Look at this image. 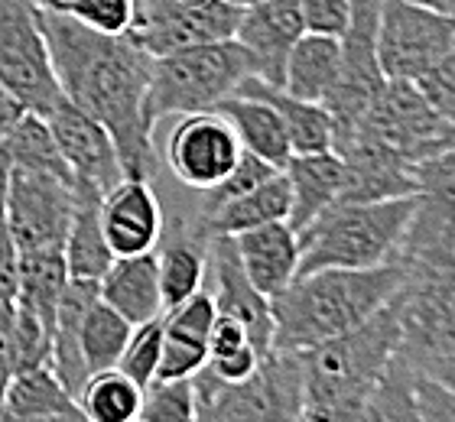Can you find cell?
<instances>
[{
  "label": "cell",
  "instance_id": "cell-13",
  "mask_svg": "<svg viewBox=\"0 0 455 422\" xmlns=\"http://www.w3.org/2000/svg\"><path fill=\"white\" fill-rule=\"evenodd\" d=\"M241 7L228 0L182 4V0H133V23L127 36L150 56L196 43H221L235 36Z\"/></svg>",
  "mask_w": 455,
  "mask_h": 422
},
{
  "label": "cell",
  "instance_id": "cell-44",
  "mask_svg": "<svg viewBox=\"0 0 455 422\" xmlns=\"http://www.w3.org/2000/svg\"><path fill=\"white\" fill-rule=\"evenodd\" d=\"M417 406L423 422H455V396L423 377H417Z\"/></svg>",
  "mask_w": 455,
  "mask_h": 422
},
{
  "label": "cell",
  "instance_id": "cell-21",
  "mask_svg": "<svg viewBox=\"0 0 455 422\" xmlns=\"http://www.w3.org/2000/svg\"><path fill=\"white\" fill-rule=\"evenodd\" d=\"M215 319H219V306L205 286L182 306L163 312V357L156 380L196 377L209 364V335Z\"/></svg>",
  "mask_w": 455,
  "mask_h": 422
},
{
  "label": "cell",
  "instance_id": "cell-7",
  "mask_svg": "<svg viewBox=\"0 0 455 422\" xmlns=\"http://www.w3.org/2000/svg\"><path fill=\"white\" fill-rule=\"evenodd\" d=\"M407 276L394 292L400 315V361L419 357L455 345V253L400 260Z\"/></svg>",
  "mask_w": 455,
  "mask_h": 422
},
{
  "label": "cell",
  "instance_id": "cell-26",
  "mask_svg": "<svg viewBox=\"0 0 455 422\" xmlns=\"http://www.w3.org/2000/svg\"><path fill=\"white\" fill-rule=\"evenodd\" d=\"M215 111L235 127L237 140H241V147H244L247 153H254V156L274 163V166H280V169L293 156L286 127L270 101L257 98V94L231 92L225 101L215 104Z\"/></svg>",
  "mask_w": 455,
  "mask_h": 422
},
{
  "label": "cell",
  "instance_id": "cell-14",
  "mask_svg": "<svg viewBox=\"0 0 455 422\" xmlns=\"http://www.w3.org/2000/svg\"><path fill=\"white\" fill-rule=\"evenodd\" d=\"M241 140L219 111L182 114L166 140V166L192 192H209L241 160Z\"/></svg>",
  "mask_w": 455,
  "mask_h": 422
},
{
  "label": "cell",
  "instance_id": "cell-16",
  "mask_svg": "<svg viewBox=\"0 0 455 422\" xmlns=\"http://www.w3.org/2000/svg\"><path fill=\"white\" fill-rule=\"evenodd\" d=\"M49 131L56 137V147L62 153L66 166L72 169L76 182L98 188L101 195L111 192L124 179L121 156L114 147V137L101 121H95L92 114L62 98V101L46 114Z\"/></svg>",
  "mask_w": 455,
  "mask_h": 422
},
{
  "label": "cell",
  "instance_id": "cell-17",
  "mask_svg": "<svg viewBox=\"0 0 455 422\" xmlns=\"http://www.w3.org/2000/svg\"><path fill=\"white\" fill-rule=\"evenodd\" d=\"M306 33L299 0H257L237 13L235 36L251 59V76L283 84L286 56Z\"/></svg>",
  "mask_w": 455,
  "mask_h": 422
},
{
  "label": "cell",
  "instance_id": "cell-41",
  "mask_svg": "<svg viewBox=\"0 0 455 422\" xmlns=\"http://www.w3.org/2000/svg\"><path fill=\"white\" fill-rule=\"evenodd\" d=\"M303 23L309 33L341 36L351 20V0H299Z\"/></svg>",
  "mask_w": 455,
  "mask_h": 422
},
{
  "label": "cell",
  "instance_id": "cell-19",
  "mask_svg": "<svg viewBox=\"0 0 455 422\" xmlns=\"http://www.w3.org/2000/svg\"><path fill=\"white\" fill-rule=\"evenodd\" d=\"M163 221H166V211L153 192L150 179H121L111 192L101 195V227L114 257L156 251Z\"/></svg>",
  "mask_w": 455,
  "mask_h": 422
},
{
  "label": "cell",
  "instance_id": "cell-38",
  "mask_svg": "<svg viewBox=\"0 0 455 422\" xmlns=\"http://www.w3.org/2000/svg\"><path fill=\"white\" fill-rule=\"evenodd\" d=\"M59 13H68L82 27L105 36H127L133 23V0H68Z\"/></svg>",
  "mask_w": 455,
  "mask_h": 422
},
{
  "label": "cell",
  "instance_id": "cell-33",
  "mask_svg": "<svg viewBox=\"0 0 455 422\" xmlns=\"http://www.w3.org/2000/svg\"><path fill=\"white\" fill-rule=\"evenodd\" d=\"M78 410L76 396L68 394L62 380L52 374V367H27L17 370L4 396V416H52Z\"/></svg>",
  "mask_w": 455,
  "mask_h": 422
},
{
  "label": "cell",
  "instance_id": "cell-43",
  "mask_svg": "<svg viewBox=\"0 0 455 422\" xmlns=\"http://www.w3.org/2000/svg\"><path fill=\"white\" fill-rule=\"evenodd\" d=\"M20 370L17 364V338H13V299L0 302V410H4V396Z\"/></svg>",
  "mask_w": 455,
  "mask_h": 422
},
{
  "label": "cell",
  "instance_id": "cell-15",
  "mask_svg": "<svg viewBox=\"0 0 455 422\" xmlns=\"http://www.w3.org/2000/svg\"><path fill=\"white\" fill-rule=\"evenodd\" d=\"M417 205L397 260H423L455 253V143L433 160L413 166Z\"/></svg>",
  "mask_w": 455,
  "mask_h": 422
},
{
  "label": "cell",
  "instance_id": "cell-1",
  "mask_svg": "<svg viewBox=\"0 0 455 422\" xmlns=\"http://www.w3.org/2000/svg\"><path fill=\"white\" fill-rule=\"evenodd\" d=\"M52 68L68 101L108 127L124 179H153L156 123L147 114L153 56L131 36H105L59 10H39Z\"/></svg>",
  "mask_w": 455,
  "mask_h": 422
},
{
  "label": "cell",
  "instance_id": "cell-25",
  "mask_svg": "<svg viewBox=\"0 0 455 422\" xmlns=\"http://www.w3.org/2000/svg\"><path fill=\"white\" fill-rule=\"evenodd\" d=\"M98 296L117 309L131 325H143L163 315L160 270H156V251L133 253V257H114L108 273L98 280Z\"/></svg>",
  "mask_w": 455,
  "mask_h": 422
},
{
  "label": "cell",
  "instance_id": "cell-12",
  "mask_svg": "<svg viewBox=\"0 0 455 422\" xmlns=\"http://www.w3.org/2000/svg\"><path fill=\"white\" fill-rule=\"evenodd\" d=\"M78 186L72 176L39 172V169H7V221L17 251L66 244Z\"/></svg>",
  "mask_w": 455,
  "mask_h": 422
},
{
  "label": "cell",
  "instance_id": "cell-50",
  "mask_svg": "<svg viewBox=\"0 0 455 422\" xmlns=\"http://www.w3.org/2000/svg\"><path fill=\"white\" fill-rule=\"evenodd\" d=\"M407 4H417V7H427V10H433V13L455 17V0H407Z\"/></svg>",
  "mask_w": 455,
  "mask_h": 422
},
{
  "label": "cell",
  "instance_id": "cell-35",
  "mask_svg": "<svg viewBox=\"0 0 455 422\" xmlns=\"http://www.w3.org/2000/svg\"><path fill=\"white\" fill-rule=\"evenodd\" d=\"M143 422H199V394L192 377L180 380H153L143 390Z\"/></svg>",
  "mask_w": 455,
  "mask_h": 422
},
{
  "label": "cell",
  "instance_id": "cell-24",
  "mask_svg": "<svg viewBox=\"0 0 455 422\" xmlns=\"http://www.w3.org/2000/svg\"><path fill=\"white\" fill-rule=\"evenodd\" d=\"M280 172L290 186V218H286V225L293 227L296 235L306 231L332 205H339L345 166H341V156L335 150L293 153Z\"/></svg>",
  "mask_w": 455,
  "mask_h": 422
},
{
  "label": "cell",
  "instance_id": "cell-53",
  "mask_svg": "<svg viewBox=\"0 0 455 422\" xmlns=\"http://www.w3.org/2000/svg\"><path fill=\"white\" fill-rule=\"evenodd\" d=\"M133 422H143V419H133Z\"/></svg>",
  "mask_w": 455,
  "mask_h": 422
},
{
  "label": "cell",
  "instance_id": "cell-40",
  "mask_svg": "<svg viewBox=\"0 0 455 422\" xmlns=\"http://www.w3.org/2000/svg\"><path fill=\"white\" fill-rule=\"evenodd\" d=\"M17 263L20 251L7 221V166L0 163V302L17 296Z\"/></svg>",
  "mask_w": 455,
  "mask_h": 422
},
{
  "label": "cell",
  "instance_id": "cell-37",
  "mask_svg": "<svg viewBox=\"0 0 455 422\" xmlns=\"http://www.w3.org/2000/svg\"><path fill=\"white\" fill-rule=\"evenodd\" d=\"M276 172H280V166H274V163H267V160H260V156H254V153L244 150L241 160H237V166L221 179L219 186L209 188V192H202V202L196 215H209L212 208L225 205V202H231V198H237V195H244V192L257 188L260 182L276 176Z\"/></svg>",
  "mask_w": 455,
  "mask_h": 422
},
{
  "label": "cell",
  "instance_id": "cell-46",
  "mask_svg": "<svg viewBox=\"0 0 455 422\" xmlns=\"http://www.w3.org/2000/svg\"><path fill=\"white\" fill-rule=\"evenodd\" d=\"M410 367L417 370V377L433 380L436 386H443V390H449V394L455 396V345L443 347V351H433V354H427V357H419V361H413Z\"/></svg>",
  "mask_w": 455,
  "mask_h": 422
},
{
  "label": "cell",
  "instance_id": "cell-47",
  "mask_svg": "<svg viewBox=\"0 0 455 422\" xmlns=\"http://www.w3.org/2000/svg\"><path fill=\"white\" fill-rule=\"evenodd\" d=\"M244 345H254L244 325L237 319H231V315H221L219 312V319H215L212 335H209V357L228 354V351H237V347H244Z\"/></svg>",
  "mask_w": 455,
  "mask_h": 422
},
{
  "label": "cell",
  "instance_id": "cell-4",
  "mask_svg": "<svg viewBox=\"0 0 455 422\" xmlns=\"http://www.w3.org/2000/svg\"><path fill=\"white\" fill-rule=\"evenodd\" d=\"M400 347L397 302L390 299L371 319L345 335L299 351L303 367V400H339V403H368L387 364Z\"/></svg>",
  "mask_w": 455,
  "mask_h": 422
},
{
  "label": "cell",
  "instance_id": "cell-48",
  "mask_svg": "<svg viewBox=\"0 0 455 422\" xmlns=\"http://www.w3.org/2000/svg\"><path fill=\"white\" fill-rule=\"evenodd\" d=\"M20 114H23V107H20V104L10 98L7 88L0 84V143H4V137H7L10 127L20 121Z\"/></svg>",
  "mask_w": 455,
  "mask_h": 422
},
{
  "label": "cell",
  "instance_id": "cell-45",
  "mask_svg": "<svg viewBox=\"0 0 455 422\" xmlns=\"http://www.w3.org/2000/svg\"><path fill=\"white\" fill-rule=\"evenodd\" d=\"M368 403H339V400H303L296 422H361Z\"/></svg>",
  "mask_w": 455,
  "mask_h": 422
},
{
  "label": "cell",
  "instance_id": "cell-36",
  "mask_svg": "<svg viewBox=\"0 0 455 422\" xmlns=\"http://www.w3.org/2000/svg\"><path fill=\"white\" fill-rule=\"evenodd\" d=\"M160 357H163V315L160 319L143 322V325H133V331H131V338H127V347H124L117 367L131 377L133 384L147 390V386L156 380Z\"/></svg>",
  "mask_w": 455,
  "mask_h": 422
},
{
  "label": "cell",
  "instance_id": "cell-42",
  "mask_svg": "<svg viewBox=\"0 0 455 422\" xmlns=\"http://www.w3.org/2000/svg\"><path fill=\"white\" fill-rule=\"evenodd\" d=\"M260 361H264V354H260L254 345H244V347H237V351H228V354L209 357L205 370H209L219 384H244L247 377H254Z\"/></svg>",
  "mask_w": 455,
  "mask_h": 422
},
{
  "label": "cell",
  "instance_id": "cell-5",
  "mask_svg": "<svg viewBox=\"0 0 455 422\" xmlns=\"http://www.w3.org/2000/svg\"><path fill=\"white\" fill-rule=\"evenodd\" d=\"M247 76L251 59L237 39L196 43L153 56L147 114L153 123H160L163 117L215 111V104L225 101Z\"/></svg>",
  "mask_w": 455,
  "mask_h": 422
},
{
  "label": "cell",
  "instance_id": "cell-51",
  "mask_svg": "<svg viewBox=\"0 0 455 422\" xmlns=\"http://www.w3.org/2000/svg\"><path fill=\"white\" fill-rule=\"evenodd\" d=\"M39 10H62L68 4V0H33Z\"/></svg>",
  "mask_w": 455,
  "mask_h": 422
},
{
  "label": "cell",
  "instance_id": "cell-29",
  "mask_svg": "<svg viewBox=\"0 0 455 422\" xmlns=\"http://www.w3.org/2000/svg\"><path fill=\"white\" fill-rule=\"evenodd\" d=\"M286 218H290V186H286L283 172H276V176H270L257 188L244 192V195L212 208L209 215H196V221H199V227L209 237H235L241 231L270 225V221H286Z\"/></svg>",
  "mask_w": 455,
  "mask_h": 422
},
{
  "label": "cell",
  "instance_id": "cell-39",
  "mask_svg": "<svg viewBox=\"0 0 455 422\" xmlns=\"http://www.w3.org/2000/svg\"><path fill=\"white\" fill-rule=\"evenodd\" d=\"M417 88L427 94V101L433 104L449 123H455V46L439 59L436 66L429 68L427 76L417 78Z\"/></svg>",
  "mask_w": 455,
  "mask_h": 422
},
{
  "label": "cell",
  "instance_id": "cell-20",
  "mask_svg": "<svg viewBox=\"0 0 455 422\" xmlns=\"http://www.w3.org/2000/svg\"><path fill=\"white\" fill-rule=\"evenodd\" d=\"M345 166L339 202H387V198L417 195L413 166L403 163L397 153L371 140L368 133H355L339 150Z\"/></svg>",
  "mask_w": 455,
  "mask_h": 422
},
{
  "label": "cell",
  "instance_id": "cell-49",
  "mask_svg": "<svg viewBox=\"0 0 455 422\" xmlns=\"http://www.w3.org/2000/svg\"><path fill=\"white\" fill-rule=\"evenodd\" d=\"M0 422H85V416L72 410V413H52V416H4L0 413Z\"/></svg>",
  "mask_w": 455,
  "mask_h": 422
},
{
  "label": "cell",
  "instance_id": "cell-2",
  "mask_svg": "<svg viewBox=\"0 0 455 422\" xmlns=\"http://www.w3.org/2000/svg\"><path fill=\"white\" fill-rule=\"evenodd\" d=\"M407 267L400 260L380 263L371 270H313L296 273L293 283L270 296L274 315V351L299 354L345 335L380 306L394 299Z\"/></svg>",
  "mask_w": 455,
  "mask_h": 422
},
{
  "label": "cell",
  "instance_id": "cell-30",
  "mask_svg": "<svg viewBox=\"0 0 455 422\" xmlns=\"http://www.w3.org/2000/svg\"><path fill=\"white\" fill-rule=\"evenodd\" d=\"M341 68V39L325 33H309L296 39L283 68V92L303 101H323L332 92Z\"/></svg>",
  "mask_w": 455,
  "mask_h": 422
},
{
  "label": "cell",
  "instance_id": "cell-8",
  "mask_svg": "<svg viewBox=\"0 0 455 422\" xmlns=\"http://www.w3.org/2000/svg\"><path fill=\"white\" fill-rule=\"evenodd\" d=\"M378 10L380 0H351L348 29L341 33V68L332 92L323 104L332 117V150L339 153L345 143L361 131L371 104L378 101L384 88V72L378 62Z\"/></svg>",
  "mask_w": 455,
  "mask_h": 422
},
{
  "label": "cell",
  "instance_id": "cell-32",
  "mask_svg": "<svg viewBox=\"0 0 455 422\" xmlns=\"http://www.w3.org/2000/svg\"><path fill=\"white\" fill-rule=\"evenodd\" d=\"M0 163L7 169H39V172L72 176V169L66 166L56 147V137L49 131V121L33 111L20 114V121L7 131L0 143Z\"/></svg>",
  "mask_w": 455,
  "mask_h": 422
},
{
  "label": "cell",
  "instance_id": "cell-6",
  "mask_svg": "<svg viewBox=\"0 0 455 422\" xmlns=\"http://www.w3.org/2000/svg\"><path fill=\"white\" fill-rule=\"evenodd\" d=\"M199 394V422H296L303 403L299 354L270 351L244 384H219L202 367L192 377Z\"/></svg>",
  "mask_w": 455,
  "mask_h": 422
},
{
  "label": "cell",
  "instance_id": "cell-11",
  "mask_svg": "<svg viewBox=\"0 0 455 422\" xmlns=\"http://www.w3.org/2000/svg\"><path fill=\"white\" fill-rule=\"evenodd\" d=\"M455 46V17L407 0H380L378 62L384 78L417 82Z\"/></svg>",
  "mask_w": 455,
  "mask_h": 422
},
{
  "label": "cell",
  "instance_id": "cell-31",
  "mask_svg": "<svg viewBox=\"0 0 455 422\" xmlns=\"http://www.w3.org/2000/svg\"><path fill=\"white\" fill-rule=\"evenodd\" d=\"M143 386H137L121 367H108L85 377L78 386L76 406L85 422H133L140 419Z\"/></svg>",
  "mask_w": 455,
  "mask_h": 422
},
{
  "label": "cell",
  "instance_id": "cell-52",
  "mask_svg": "<svg viewBox=\"0 0 455 422\" xmlns=\"http://www.w3.org/2000/svg\"><path fill=\"white\" fill-rule=\"evenodd\" d=\"M228 4H235V7H251V4H257V0H228Z\"/></svg>",
  "mask_w": 455,
  "mask_h": 422
},
{
  "label": "cell",
  "instance_id": "cell-10",
  "mask_svg": "<svg viewBox=\"0 0 455 422\" xmlns=\"http://www.w3.org/2000/svg\"><path fill=\"white\" fill-rule=\"evenodd\" d=\"M358 133H368L371 140L397 153L410 166L433 160L436 153L449 150L455 143V123H449L427 101L417 82H400V78L384 82Z\"/></svg>",
  "mask_w": 455,
  "mask_h": 422
},
{
  "label": "cell",
  "instance_id": "cell-23",
  "mask_svg": "<svg viewBox=\"0 0 455 422\" xmlns=\"http://www.w3.org/2000/svg\"><path fill=\"white\" fill-rule=\"evenodd\" d=\"M237 251V260L244 267L247 280L254 283L257 292H264L267 299L286 290L293 276L299 273V235L286 221H270V225L251 227L231 237Z\"/></svg>",
  "mask_w": 455,
  "mask_h": 422
},
{
  "label": "cell",
  "instance_id": "cell-9",
  "mask_svg": "<svg viewBox=\"0 0 455 422\" xmlns=\"http://www.w3.org/2000/svg\"><path fill=\"white\" fill-rule=\"evenodd\" d=\"M0 84L23 111L43 117L66 98L33 0H0Z\"/></svg>",
  "mask_w": 455,
  "mask_h": 422
},
{
  "label": "cell",
  "instance_id": "cell-28",
  "mask_svg": "<svg viewBox=\"0 0 455 422\" xmlns=\"http://www.w3.org/2000/svg\"><path fill=\"white\" fill-rule=\"evenodd\" d=\"M76 211H72L66 244H62L68 276H76V280H101L114 260L105 227H101V192L92 186H82V182H76Z\"/></svg>",
  "mask_w": 455,
  "mask_h": 422
},
{
  "label": "cell",
  "instance_id": "cell-18",
  "mask_svg": "<svg viewBox=\"0 0 455 422\" xmlns=\"http://www.w3.org/2000/svg\"><path fill=\"white\" fill-rule=\"evenodd\" d=\"M209 276L212 299L219 306L221 315H231L247 329L254 347L260 354L274 351V315H270V299L264 292L254 290V283L247 280L244 267L237 260L235 241L225 235L209 237Z\"/></svg>",
  "mask_w": 455,
  "mask_h": 422
},
{
  "label": "cell",
  "instance_id": "cell-27",
  "mask_svg": "<svg viewBox=\"0 0 455 422\" xmlns=\"http://www.w3.org/2000/svg\"><path fill=\"white\" fill-rule=\"evenodd\" d=\"M235 92L257 94L276 107L280 121L286 127V137H290V150L293 153H323L332 150V117L325 111L323 101H303V98H293L290 92H283L280 84H270L264 78L247 76L237 82Z\"/></svg>",
  "mask_w": 455,
  "mask_h": 422
},
{
  "label": "cell",
  "instance_id": "cell-3",
  "mask_svg": "<svg viewBox=\"0 0 455 422\" xmlns=\"http://www.w3.org/2000/svg\"><path fill=\"white\" fill-rule=\"evenodd\" d=\"M417 198L387 202H339L299 231V273L371 270L400 257V244L413 218Z\"/></svg>",
  "mask_w": 455,
  "mask_h": 422
},
{
  "label": "cell",
  "instance_id": "cell-22",
  "mask_svg": "<svg viewBox=\"0 0 455 422\" xmlns=\"http://www.w3.org/2000/svg\"><path fill=\"white\" fill-rule=\"evenodd\" d=\"M156 270H160L163 312L176 309L196 296L209 280V235L196 218L189 221H163L156 244Z\"/></svg>",
  "mask_w": 455,
  "mask_h": 422
},
{
  "label": "cell",
  "instance_id": "cell-34",
  "mask_svg": "<svg viewBox=\"0 0 455 422\" xmlns=\"http://www.w3.org/2000/svg\"><path fill=\"white\" fill-rule=\"evenodd\" d=\"M131 331V322L98 296L92 302V309L85 312V319H82V357H85L88 374L117 367Z\"/></svg>",
  "mask_w": 455,
  "mask_h": 422
}]
</instances>
